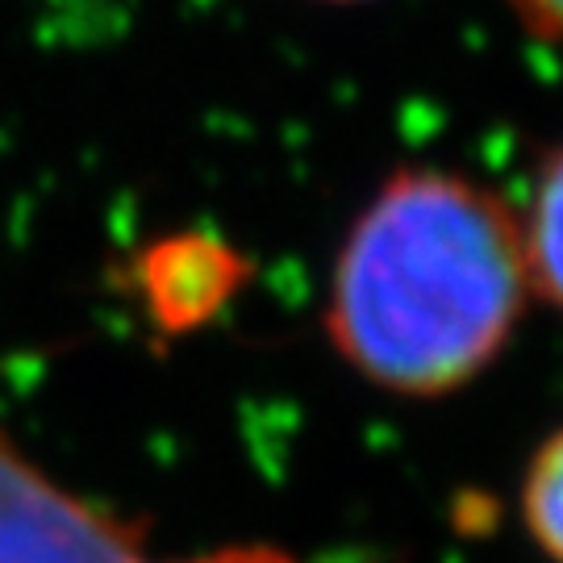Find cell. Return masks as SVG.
Returning <instances> with one entry per match:
<instances>
[{
	"label": "cell",
	"instance_id": "6da1fadb",
	"mask_svg": "<svg viewBox=\"0 0 563 563\" xmlns=\"http://www.w3.org/2000/svg\"><path fill=\"white\" fill-rule=\"evenodd\" d=\"M530 297L522 222L497 192L401 167L342 242L325 339L397 397H446L505 351Z\"/></svg>",
	"mask_w": 563,
	"mask_h": 563
},
{
	"label": "cell",
	"instance_id": "7a4b0ae2",
	"mask_svg": "<svg viewBox=\"0 0 563 563\" xmlns=\"http://www.w3.org/2000/svg\"><path fill=\"white\" fill-rule=\"evenodd\" d=\"M0 563H297L272 543H230L188 560L146 551L139 522H125L63 488L0 426Z\"/></svg>",
	"mask_w": 563,
	"mask_h": 563
},
{
	"label": "cell",
	"instance_id": "3957f363",
	"mask_svg": "<svg viewBox=\"0 0 563 563\" xmlns=\"http://www.w3.org/2000/svg\"><path fill=\"white\" fill-rule=\"evenodd\" d=\"M522 242L526 263H530V288H539L547 301L563 309V151L547 159L539 176Z\"/></svg>",
	"mask_w": 563,
	"mask_h": 563
},
{
	"label": "cell",
	"instance_id": "277c9868",
	"mask_svg": "<svg viewBox=\"0 0 563 563\" xmlns=\"http://www.w3.org/2000/svg\"><path fill=\"white\" fill-rule=\"evenodd\" d=\"M522 518L547 560L563 563V430H555L526 467Z\"/></svg>",
	"mask_w": 563,
	"mask_h": 563
},
{
	"label": "cell",
	"instance_id": "5b68a950",
	"mask_svg": "<svg viewBox=\"0 0 563 563\" xmlns=\"http://www.w3.org/2000/svg\"><path fill=\"white\" fill-rule=\"evenodd\" d=\"M514 4L530 21L534 34H543L547 42H555L563 51V0H514Z\"/></svg>",
	"mask_w": 563,
	"mask_h": 563
},
{
	"label": "cell",
	"instance_id": "8992f818",
	"mask_svg": "<svg viewBox=\"0 0 563 563\" xmlns=\"http://www.w3.org/2000/svg\"><path fill=\"white\" fill-rule=\"evenodd\" d=\"M334 4H346V0H334Z\"/></svg>",
	"mask_w": 563,
	"mask_h": 563
}]
</instances>
